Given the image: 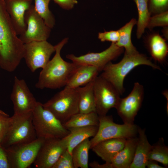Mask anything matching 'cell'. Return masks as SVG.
Listing matches in <instances>:
<instances>
[{
    "label": "cell",
    "instance_id": "9",
    "mask_svg": "<svg viewBox=\"0 0 168 168\" xmlns=\"http://www.w3.org/2000/svg\"><path fill=\"white\" fill-rule=\"evenodd\" d=\"M45 139L37 138L27 143L5 148L11 168H27L34 163Z\"/></svg>",
    "mask_w": 168,
    "mask_h": 168
},
{
    "label": "cell",
    "instance_id": "7",
    "mask_svg": "<svg viewBox=\"0 0 168 168\" xmlns=\"http://www.w3.org/2000/svg\"><path fill=\"white\" fill-rule=\"evenodd\" d=\"M99 117L97 132L90 140L91 149L98 143L105 140L115 138L128 139L136 136L139 127L134 124L115 123L112 116Z\"/></svg>",
    "mask_w": 168,
    "mask_h": 168
},
{
    "label": "cell",
    "instance_id": "21",
    "mask_svg": "<svg viewBox=\"0 0 168 168\" xmlns=\"http://www.w3.org/2000/svg\"><path fill=\"white\" fill-rule=\"evenodd\" d=\"M98 126H91L68 129L69 133L64 139L66 141L68 151L72 154L73 149L86 139L96 134Z\"/></svg>",
    "mask_w": 168,
    "mask_h": 168
},
{
    "label": "cell",
    "instance_id": "32",
    "mask_svg": "<svg viewBox=\"0 0 168 168\" xmlns=\"http://www.w3.org/2000/svg\"><path fill=\"white\" fill-rule=\"evenodd\" d=\"M52 168H74L72 155L67 150L61 155Z\"/></svg>",
    "mask_w": 168,
    "mask_h": 168
},
{
    "label": "cell",
    "instance_id": "14",
    "mask_svg": "<svg viewBox=\"0 0 168 168\" xmlns=\"http://www.w3.org/2000/svg\"><path fill=\"white\" fill-rule=\"evenodd\" d=\"M67 149V143L63 138L45 139L33 163L35 167L52 168Z\"/></svg>",
    "mask_w": 168,
    "mask_h": 168
},
{
    "label": "cell",
    "instance_id": "28",
    "mask_svg": "<svg viewBox=\"0 0 168 168\" xmlns=\"http://www.w3.org/2000/svg\"><path fill=\"white\" fill-rule=\"evenodd\" d=\"M148 160H153L162 164L164 166H168V147L164 143L162 138L152 145L150 152Z\"/></svg>",
    "mask_w": 168,
    "mask_h": 168
},
{
    "label": "cell",
    "instance_id": "8",
    "mask_svg": "<svg viewBox=\"0 0 168 168\" xmlns=\"http://www.w3.org/2000/svg\"><path fill=\"white\" fill-rule=\"evenodd\" d=\"M96 112L99 116L106 115L111 108H116L120 95L114 87L101 76L94 81Z\"/></svg>",
    "mask_w": 168,
    "mask_h": 168
},
{
    "label": "cell",
    "instance_id": "39",
    "mask_svg": "<svg viewBox=\"0 0 168 168\" xmlns=\"http://www.w3.org/2000/svg\"><path fill=\"white\" fill-rule=\"evenodd\" d=\"M164 28L163 30V34L166 39L168 38V26L164 27Z\"/></svg>",
    "mask_w": 168,
    "mask_h": 168
},
{
    "label": "cell",
    "instance_id": "36",
    "mask_svg": "<svg viewBox=\"0 0 168 168\" xmlns=\"http://www.w3.org/2000/svg\"><path fill=\"white\" fill-rule=\"evenodd\" d=\"M62 8L66 10L72 9L77 3V0H53Z\"/></svg>",
    "mask_w": 168,
    "mask_h": 168
},
{
    "label": "cell",
    "instance_id": "37",
    "mask_svg": "<svg viewBox=\"0 0 168 168\" xmlns=\"http://www.w3.org/2000/svg\"><path fill=\"white\" fill-rule=\"evenodd\" d=\"M89 166L92 168H111L110 163L105 162L104 164H100L95 161L90 163Z\"/></svg>",
    "mask_w": 168,
    "mask_h": 168
},
{
    "label": "cell",
    "instance_id": "33",
    "mask_svg": "<svg viewBox=\"0 0 168 168\" xmlns=\"http://www.w3.org/2000/svg\"><path fill=\"white\" fill-rule=\"evenodd\" d=\"M11 117L0 110V144L4 138L10 126Z\"/></svg>",
    "mask_w": 168,
    "mask_h": 168
},
{
    "label": "cell",
    "instance_id": "22",
    "mask_svg": "<svg viewBox=\"0 0 168 168\" xmlns=\"http://www.w3.org/2000/svg\"><path fill=\"white\" fill-rule=\"evenodd\" d=\"M146 44L152 58L159 63L164 62L168 53V46L165 39L159 33H152L148 37Z\"/></svg>",
    "mask_w": 168,
    "mask_h": 168
},
{
    "label": "cell",
    "instance_id": "26",
    "mask_svg": "<svg viewBox=\"0 0 168 168\" xmlns=\"http://www.w3.org/2000/svg\"><path fill=\"white\" fill-rule=\"evenodd\" d=\"M91 147L90 141L87 138L73 149L72 155L74 168L88 167L89 151Z\"/></svg>",
    "mask_w": 168,
    "mask_h": 168
},
{
    "label": "cell",
    "instance_id": "25",
    "mask_svg": "<svg viewBox=\"0 0 168 168\" xmlns=\"http://www.w3.org/2000/svg\"><path fill=\"white\" fill-rule=\"evenodd\" d=\"M99 117L96 112L87 113H78L72 115L67 121L63 124L67 129L91 126H98Z\"/></svg>",
    "mask_w": 168,
    "mask_h": 168
},
{
    "label": "cell",
    "instance_id": "3",
    "mask_svg": "<svg viewBox=\"0 0 168 168\" xmlns=\"http://www.w3.org/2000/svg\"><path fill=\"white\" fill-rule=\"evenodd\" d=\"M142 65L161 70L158 66L152 63L144 54L139 53L131 55L124 53L119 62L113 63L110 62L108 63L103 68L100 76L110 82L121 95L124 91L123 82L125 77L134 68Z\"/></svg>",
    "mask_w": 168,
    "mask_h": 168
},
{
    "label": "cell",
    "instance_id": "31",
    "mask_svg": "<svg viewBox=\"0 0 168 168\" xmlns=\"http://www.w3.org/2000/svg\"><path fill=\"white\" fill-rule=\"evenodd\" d=\"M148 7L151 15L167 11L168 0H148Z\"/></svg>",
    "mask_w": 168,
    "mask_h": 168
},
{
    "label": "cell",
    "instance_id": "18",
    "mask_svg": "<svg viewBox=\"0 0 168 168\" xmlns=\"http://www.w3.org/2000/svg\"><path fill=\"white\" fill-rule=\"evenodd\" d=\"M138 141L134 155L130 168H145L152 145L149 142L145 129L139 127Z\"/></svg>",
    "mask_w": 168,
    "mask_h": 168
},
{
    "label": "cell",
    "instance_id": "15",
    "mask_svg": "<svg viewBox=\"0 0 168 168\" xmlns=\"http://www.w3.org/2000/svg\"><path fill=\"white\" fill-rule=\"evenodd\" d=\"M11 99L13 104L14 114H16L32 111L37 102L25 80L20 79L16 76L14 78Z\"/></svg>",
    "mask_w": 168,
    "mask_h": 168
},
{
    "label": "cell",
    "instance_id": "30",
    "mask_svg": "<svg viewBox=\"0 0 168 168\" xmlns=\"http://www.w3.org/2000/svg\"><path fill=\"white\" fill-rule=\"evenodd\" d=\"M168 26V11L151 16L147 28L151 30L156 27H164Z\"/></svg>",
    "mask_w": 168,
    "mask_h": 168
},
{
    "label": "cell",
    "instance_id": "34",
    "mask_svg": "<svg viewBox=\"0 0 168 168\" xmlns=\"http://www.w3.org/2000/svg\"><path fill=\"white\" fill-rule=\"evenodd\" d=\"M98 37L101 42L109 41L112 43H116L119 40V31L118 30L99 32L98 34Z\"/></svg>",
    "mask_w": 168,
    "mask_h": 168
},
{
    "label": "cell",
    "instance_id": "20",
    "mask_svg": "<svg viewBox=\"0 0 168 168\" xmlns=\"http://www.w3.org/2000/svg\"><path fill=\"white\" fill-rule=\"evenodd\" d=\"M100 71L95 66L80 65L70 78L67 85L76 88L84 86L94 81Z\"/></svg>",
    "mask_w": 168,
    "mask_h": 168
},
{
    "label": "cell",
    "instance_id": "38",
    "mask_svg": "<svg viewBox=\"0 0 168 168\" xmlns=\"http://www.w3.org/2000/svg\"><path fill=\"white\" fill-rule=\"evenodd\" d=\"M146 167L148 168H164L161 166H160L158 163V162L153 160H148Z\"/></svg>",
    "mask_w": 168,
    "mask_h": 168
},
{
    "label": "cell",
    "instance_id": "1",
    "mask_svg": "<svg viewBox=\"0 0 168 168\" xmlns=\"http://www.w3.org/2000/svg\"><path fill=\"white\" fill-rule=\"evenodd\" d=\"M6 10L0 0V68L14 71L23 58L24 44L17 36Z\"/></svg>",
    "mask_w": 168,
    "mask_h": 168
},
{
    "label": "cell",
    "instance_id": "19",
    "mask_svg": "<svg viewBox=\"0 0 168 168\" xmlns=\"http://www.w3.org/2000/svg\"><path fill=\"white\" fill-rule=\"evenodd\" d=\"M138 141L137 136L127 139L124 148L111 159V168H130Z\"/></svg>",
    "mask_w": 168,
    "mask_h": 168
},
{
    "label": "cell",
    "instance_id": "12",
    "mask_svg": "<svg viewBox=\"0 0 168 168\" xmlns=\"http://www.w3.org/2000/svg\"><path fill=\"white\" fill-rule=\"evenodd\" d=\"M144 94L143 86L136 82L130 94L120 99L115 108L124 124H134L135 118L142 105Z\"/></svg>",
    "mask_w": 168,
    "mask_h": 168
},
{
    "label": "cell",
    "instance_id": "27",
    "mask_svg": "<svg viewBox=\"0 0 168 168\" xmlns=\"http://www.w3.org/2000/svg\"><path fill=\"white\" fill-rule=\"evenodd\" d=\"M137 8L138 19L137 21L136 36L140 39L147 28L151 16L148 7V0H133Z\"/></svg>",
    "mask_w": 168,
    "mask_h": 168
},
{
    "label": "cell",
    "instance_id": "11",
    "mask_svg": "<svg viewBox=\"0 0 168 168\" xmlns=\"http://www.w3.org/2000/svg\"><path fill=\"white\" fill-rule=\"evenodd\" d=\"M25 21L26 30L19 37L24 44L34 41L47 40L51 29L45 24L33 5L26 11Z\"/></svg>",
    "mask_w": 168,
    "mask_h": 168
},
{
    "label": "cell",
    "instance_id": "4",
    "mask_svg": "<svg viewBox=\"0 0 168 168\" xmlns=\"http://www.w3.org/2000/svg\"><path fill=\"white\" fill-rule=\"evenodd\" d=\"M32 122L37 138H62L69 132L54 115L37 101L32 111Z\"/></svg>",
    "mask_w": 168,
    "mask_h": 168
},
{
    "label": "cell",
    "instance_id": "35",
    "mask_svg": "<svg viewBox=\"0 0 168 168\" xmlns=\"http://www.w3.org/2000/svg\"><path fill=\"white\" fill-rule=\"evenodd\" d=\"M0 168H11L6 150L0 144Z\"/></svg>",
    "mask_w": 168,
    "mask_h": 168
},
{
    "label": "cell",
    "instance_id": "6",
    "mask_svg": "<svg viewBox=\"0 0 168 168\" xmlns=\"http://www.w3.org/2000/svg\"><path fill=\"white\" fill-rule=\"evenodd\" d=\"M11 123L1 144L4 148L31 142L37 138L32 122V111L11 117Z\"/></svg>",
    "mask_w": 168,
    "mask_h": 168
},
{
    "label": "cell",
    "instance_id": "2",
    "mask_svg": "<svg viewBox=\"0 0 168 168\" xmlns=\"http://www.w3.org/2000/svg\"><path fill=\"white\" fill-rule=\"evenodd\" d=\"M65 38L55 45V54L46 65L42 68L35 87L57 89L66 86L71 77L80 65L64 60L62 58L61 51L68 41Z\"/></svg>",
    "mask_w": 168,
    "mask_h": 168
},
{
    "label": "cell",
    "instance_id": "23",
    "mask_svg": "<svg viewBox=\"0 0 168 168\" xmlns=\"http://www.w3.org/2000/svg\"><path fill=\"white\" fill-rule=\"evenodd\" d=\"M94 81L76 88L79 95V113H87L96 112L94 91Z\"/></svg>",
    "mask_w": 168,
    "mask_h": 168
},
{
    "label": "cell",
    "instance_id": "24",
    "mask_svg": "<svg viewBox=\"0 0 168 168\" xmlns=\"http://www.w3.org/2000/svg\"><path fill=\"white\" fill-rule=\"evenodd\" d=\"M137 21L136 19L132 18L118 30L119 38L115 44L118 46L124 48V53L128 55H134L139 53L133 44L131 40L132 30L133 26L136 24Z\"/></svg>",
    "mask_w": 168,
    "mask_h": 168
},
{
    "label": "cell",
    "instance_id": "10",
    "mask_svg": "<svg viewBox=\"0 0 168 168\" xmlns=\"http://www.w3.org/2000/svg\"><path fill=\"white\" fill-rule=\"evenodd\" d=\"M55 48L47 40L34 41L24 44L23 58L32 72L43 68L55 52Z\"/></svg>",
    "mask_w": 168,
    "mask_h": 168
},
{
    "label": "cell",
    "instance_id": "16",
    "mask_svg": "<svg viewBox=\"0 0 168 168\" xmlns=\"http://www.w3.org/2000/svg\"><path fill=\"white\" fill-rule=\"evenodd\" d=\"M33 0H5L6 10L17 35H22L26 30L25 14Z\"/></svg>",
    "mask_w": 168,
    "mask_h": 168
},
{
    "label": "cell",
    "instance_id": "17",
    "mask_svg": "<svg viewBox=\"0 0 168 168\" xmlns=\"http://www.w3.org/2000/svg\"><path fill=\"white\" fill-rule=\"evenodd\" d=\"M127 139L115 138L102 141L91 149L105 162L110 163L112 158L124 147Z\"/></svg>",
    "mask_w": 168,
    "mask_h": 168
},
{
    "label": "cell",
    "instance_id": "29",
    "mask_svg": "<svg viewBox=\"0 0 168 168\" xmlns=\"http://www.w3.org/2000/svg\"><path fill=\"white\" fill-rule=\"evenodd\" d=\"M35 10L43 18L45 24L51 29L55 25L54 16L50 10L49 4L50 0H34Z\"/></svg>",
    "mask_w": 168,
    "mask_h": 168
},
{
    "label": "cell",
    "instance_id": "5",
    "mask_svg": "<svg viewBox=\"0 0 168 168\" xmlns=\"http://www.w3.org/2000/svg\"><path fill=\"white\" fill-rule=\"evenodd\" d=\"M79 95L76 89L67 86L43 104L62 123L79 113Z\"/></svg>",
    "mask_w": 168,
    "mask_h": 168
},
{
    "label": "cell",
    "instance_id": "13",
    "mask_svg": "<svg viewBox=\"0 0 168 168\" xmlns=\"http://www.w3.org/2000/svg\"><path fill=\"white\" fill-rule=\"evenodd\" d=\"M123 52V48L112 43L108 48L100 52L90 53L79 56L68 54L66 57L72 62L79 65L96 67L100 72L108 63L117 58Z\"/></svg>",
    "mask_w": 168,
    "mask_h": 168
},
{
    "label": "cell",
    "instance_id": "40",
    "mask_svg": "<svg viewBox=\"0 0 168 168\" xmlns=\"http://www.w3.org/2000/svg\"></svg>",
    "mask_w": 168,
    "mask_h": 168
}]
</instances>
